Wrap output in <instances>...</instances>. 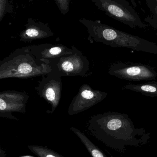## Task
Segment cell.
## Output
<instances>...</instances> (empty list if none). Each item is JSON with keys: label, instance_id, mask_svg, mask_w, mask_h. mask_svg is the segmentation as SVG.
<instances>
[{"label": "cell", "instance_id": "obj_1", "mask_svg": "<svg viewBox=\"0 0 157 157\" xmlns=\"http://www.w3.org/2000/svg\"><path fill=\"white\" fill-rule=\"evenodd\" d=\"M87 128L97 140L121 153L127 147L145 144L150 137V134L143 128H135L128 114L116 112L93 115Z\"/></svg>", "mask_w": 157, "mask_h": 157}, {"label": "cell", "instance_id": "obj_2", "mask_svg": "<svg viewBox=\"0 0 157 157\" xmlns=\"http://www.w3.org/2000/svg\"><path fill=\"white\" fill-rule=\"evenodd\" d=\"M52 71L49 61L38 58L30 46L17 49L0 62L1 79L42 76Z\"/></svg>", "mask_w": 157, "mask_h": 157}, {"label": "cell", "instance_id": "obj_3", "mask_svg": "<svg viewBox=\"0 0 157 157\" xmlns=\"http://www.w3.org/2000/svg\"><path fill=\"white\" fill-rule=\"evenodd\" d=\"M89 34L92 41L100 42L112 48H125L157 54L156 43L108 25L94 22L89 28Z\"/></svg>", "mask_w": 157, "mask_h": 157}, {"label": "cell", "instance_id": "obj_4", "mask_svg": "<svg viewBox=\"0 0 157 157\" xmlns=\"http://www.w3.org/2000/svg\"><path fill=\"white\" fill-rule=\"evenodd\" d=\"M98 7L112 19L132 29H146L139 14L127 0H95Z\"/></svg>", "mask_w": 157, "mask_h": 157}, {"label": "cell", "instance_id": "obj_5", "mask_svg": "<svg viewBox=\"0 0 157 157\" xmlns=\"http://www.w3.org/2000/svg\"><path fill=\"white\" fill-rule=\"evenodd\" d=\"M52 71L62 76H88L91 74L87 58L77 48L73 54L49 60Z\"/></svg>", "mask_w": 157, "mask_h": 157}, {"label": "cell", "instance_id": "obj_6", "mask_svg": "<svg viewBox=\"0 0 157 157\" xmlns=\"http://www.w3.org/2000/svg\"><path fill=\"white\" fill-rule=\"evenodd\" d=\"M108 72L114 77L130 81H150L157 77L154 67L141 63H114L110 65Z\"/></svg>", "mask_w": 157, "mask_h": 157}, {"label": "cell", "instance_id": "obj_7", "mask_svg": "<svg viewBox=\"0 0 157 157\" xmlns=\"http://www.w3.org/2000/svg\"><path fill=\"white\" fill-rule=\"evenodd\" d=\"M38 94L51 106L52 113L58 107L61 101L62 91L61 77L51 71L43 75L36 87Z\"/></svg>", "mask_w": 157, "mask_h": 157}, {"label": "cell", "instance_id": "obj_8", "mask_svg": "<svg viewBox=\"0 0 157 157\" xmlns=\"http://www.w3.org/2000/svg\"><path fill=\"white\" fill-rule=\"evenodd\" d=\"M108 94L107 92L93 89L89 85H83L70 103L68 114L75 115L90 109L104 100Z\"/></svg>", "mask_w": 157, "mask_h": 157}, {"label": "cell", "instance_id": "obj_9", "mask_svg": "<svg viewBox=\"0 0 157 157\" xmlns=\"http://www.w3.org/2000/svg\"><path fill=\"white\" fill-rule=\"evenodd\" d=\"M29 96L25 92L5 90L0 93V116L10 120H18L13 113H25Z\"/></svg>", "mask_w": 157, "mask_h": 157}, {"label": "cell", "instance_id": "obj_10", "mask_svg": "<svg viewBox=\"0 0 157 157\" xmlns=\"http://www.w3.org/2000/svg\"><path fill=\"white\" fill-rule=\"evenodd\" d=\"M31 51L40 59H52L64 55L73 54L76 50L75 47L70 49L63 45L43 44L30 46Z\"/></svg>", "mask_w": 157, "mask_h": 157}, {"label": "cell", "instance_id": "obj_11", "mask_svg": "<svg viewBox=\"0 0 157 157\" xmlns=\"http://www.w3.org/2000/svg\"><path fill=\"white\" fill-rule=\"evenodd\" d=\"M123 89L139 92L147 97H157V82L149 81L140 84H128L124 86Z\"/></svg>", "mask_w": 157, "mask_h": 157}, {"label": "cell", "instance_id": "obj_12", "mask_svg": "<svg viewBox=\"0 0 157 157\" xmlns=\"http://www.w3.org/2000/svg\"><path fill=\"white\" fill-rule=\"evenodd\" d=\"M70 129L79 138L92 157H108L83 132L73 127H71Z\"/></svg>", "mask_w": 157, "mask_h": 157}, {"label": "cell", "instance_id": "obj_13", "mask_svg": "<svg viewBox=\"0 0 157 157\" xmlns=\"http://www.w3.org/2000/svg\"><path fill=\"white\" fill-rule=\"evenodd\" d=\"M52 33L45 31L37 27H30L22 32L20 35V40L27 42L35 40L44 38L51 36Z\"/></svg>", "mask_w": 157, "mask_h": 157}, {"label": "cell", "instance_id": "obj_14", "mask_svg": "<svg viewBox=\"0 0 157 157\" xmlns=\"http://www.w3.org/2000/svg\"><path fill=\"white\" fill-rule=\"evenodd\" d=\"M149 14L144 18V22L153 29H157V0H144Z\"/></svg>", "mask_w": 157, "mask_h": 157}, {"label": "cell", "instance_id": "obj_15", "mask_svg": "<svg viewBox=\"0 0 157 157\" xmlns=\"http://www.w3.org/2000/svg\"><path fill=\"white\" fill-rule=\"evenodd\" d=\"M28 148L38 157H64L59 153L46 147L29 145Z\"/></svg>", "mask_w": 157, "mask_h": 157}, {"label": "cell", "instance_id": "obj_16", "mask_svg": "<svg viewBox=\"0 0 157 157\" xmlns=\"http://www.w3.org/2000/svg\"><path fill=\"white\" fill-rule=\"evenodd\" d=\"M69 0H56L59 7L64 12H66L68 10L69 6Z\"/></svg>", "mask_w": 157, "mask_h": 157}, {"label": "cell", "instance_id": "obj_17", "mask_svg": "<svg viewBox=\"0 0 157 157\" xmlns=\"http://www.w3.org/2000/svg\"><path fill=\"white\" fill-rule=\"evenodd\" d=\"M0 1H1L0 2V18L2 19L5 10L6 0H0Z\"/></svg>", "mask_w": 157, "mask_h": 157}, {"label": "cell", "instance_id": "obj_18", "mask_svg": "<svg viewBox=\"0 0 157 157\" xmlns=\"http://www.w3.org/2000/svg\"><path fill=\"white\" fill-rule=\"evenodd\" d=\"M130 1L131 4L135 7H137L138 6L136 2H140V0H130Z\"/></svg>", "mask_w": 157, "mask_h": 157}, {"label": "cell", "instance_id": "obj_19", "mask_svg": "<svg viewBox=\"0 0 157 157\" xmlns=\"http://www.w3.org/2000/svg\"><path fill=\"white\" fill-rule=\"evenodd\" d=\"M107 152H108V153L109 155H110V157H113V156L112 155H111V154H110V153H109V152H108V151H107Z\"/></svg>", "mask_w": 157, "mask_h": 157}, {"label": "cell", "instance_id": "obj_20", "mask_svg": "<svg viewBox=\"0 0 157 157\" xmlns=\"http://www.w3.org/2000/svg\"><path fill=\"white\" fill-rule=\"evenodd\" d=\"M32 157L26 156V157Z\"/></svg>", "mask_w": 157, "mask_h": 157}]
</instances>
